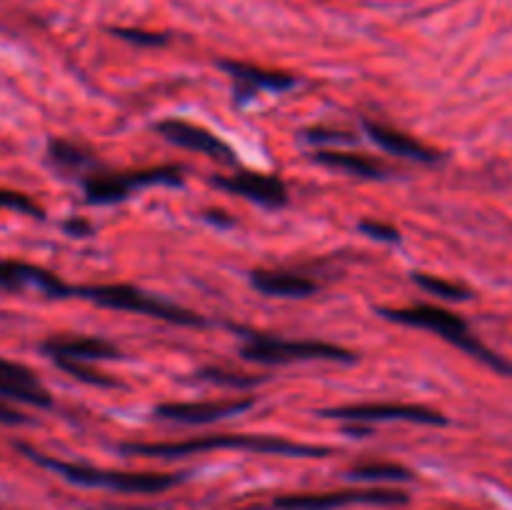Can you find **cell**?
<instances>
[{"mask_svg":"<svg viewBox=\"0 0 512 510\" xmlns=\"http://www.w3.org/2000/svg\"><path fill=\"white\" fill-rule=\"evenodd\" d=\"M220 65L238 80L240 95L258 93V90H275V93H280V90H290L298 83L293 75L283 73V70H265L258 68V65L238 63V60H223Z\"/></svg>","mask_w":512,"mask_h":510,"instance_id":"cell-17","label":"cell"},{"mask_svg":"<svg viewBox=\"0 0 512 510\" xmlns=\"http://www.w3.org/2000/svg\"><path fill=\"white\" fill-rule=\"evenodd\" d=\"M73 295L103 305V308L150 315V318L165 320V323L173 325H205V320L193 310L165 303V300L153 298V295L143 293L133 285H85V288H73Z\"/></svg>","mask_w":512,"mask_h":510,"instance_id":"cell-4","label":"cell"},{"mask_svg":"<svg viewBox=\"0 0 512 510\" xmlns=\"http://www.w3.org/2000/svg\"><path fill=\"white\" fill-rule=\"evenodd\" d=\"M250 450L265 455H288V458H328L330 448L293 440L275 438V435H250V433H208L178 443H123L120 450L128 455H148V458H183V455L208 453V450Z\"/></svg>","mask_w":512,"mask_h":510,"instance_id":"cell-1","label":"cell"},{"mask_svg":"<svg viewBox=\"0 0 512 510\" xmlns=\"http://www.w3.org/2000/svg\"><path fill=\"white\" fill-rule=\"evenodd\" d=\"M0 398L18 400V403L35 405V408H50L53 405V398L40 385L33 370L5 358H0Z\"/></svg>","mask_w":512,"mask_h":510,"instance_id":"cell-13","label":"cell"},{"mask_svg":"<svg viewBox=\"0 0 512 510\" xmlns=\"http://www.w3.org/2000/svg\"><path fill=\"white\" fill-rule=\"evenodd\" d=\"M205 380H213V383L228 385V388H253V385L263 383L265 375L255 373H240V370L230 368H203L200 370Z\"/></svg>","mask_w":512,"mask_h":510,"instance_id":"cell-23","label":"cell"},{"mask_svg":"<svg viewBox=\"0 0 512 510\" xmlns=\"http://www.w3.org/2000/svg\"><path fill=\"white\" fill-rule=\"evenodd\" d=\"M0 288L8 290V293L35 290V293H43L45 298H68V295H73V288L65 285L58 275L38 268V265L23 263V260H0Z\"/></svg>","mask_w":512,"mask_h":510,"instance_id":"cell-9","label":"cell"},{"mask_svg":"<svg viewBox=\"0 0 512 510\" xmlns=\"http://www.w3.org/2000/svg\"><path fill=\"white\" fill-rule=\"evenodd\" d=\"M113 33L118 35V38L130 40V43L135 45H163L165 40H168L160 33H145V30H130V28H115Z\"/></svg>","mask_w":512,"mask_h":510,"instance_id":"cell-26","label":"cell"},{"mask_svg":"<svg viewBox=\"0 0 512 510\" xmlns=\"http://www.w3.org/2000/svg\"><path fill=\"white\" fill-rule=\"evenodd\" d=\"M318 163L328 165V168L345 170L350 175H358V178H385L388 168L380 163L378 158H370L363 153H348V150H318L313 155Z\"/></svg>","mask_w":512,"mask_h":510,"instance_id":"cell-18","label":"cell"},{"mask_svg":"<svg viewBox=\"0 0 512 510\" xmlns=\"http://www.w3.org/2000/svg\"><path fill=\"white\" fill-rule=\"evenodd\" d=\"M360 230H365L370 238L385 240V243H398V240H400L398 228L380 223V220H363V223H360Z\"/></svg>","mask_w":512,"mask_h":510,"instance_id":"cell-25","label":"cell"},{"mask_svg":"<svg viewBox=\"0 0 512 510\" xmlns=\"http://www.w3.org/2000/svg\"><path fill=\"white\" fill-rule=\"evenodd\" d=\"M48 153L50 160L60 170H68V173H83V170L93 168V155L80 148V145L70 143V140H50Z\"/></svg>","mask_w":512,"mask_h":510,"instance_id":"cell-19","label":"cell"},{"mask_svg":"<svg viewBox=\"0 0 512 510\" xmlns=\"http://www.w3.org/2000/svg\"><path fill=\"white\" fill-rule=\"evenodd\" d=\"M413 280L423 290H428V293H433V295H440V298H445V300H470L473 298V293H470L465 285L450 283V280L438 278V275L413 273Z\"/></svg>","mask_w":512,"mask_h":510,"instance_id":"cell-20","label":"cell"},{"mask_svg":"<svg viewBox=\"0 0 512 510\" xmlns=\"http://www.w3.org/2000/svg\"><path fill=\"white\" fill-rule=\"evenodd\" d=\"M350 475L358 480H410L413 473H410L405 465L398 463H363L355 465L350 470Z\"/></svg>","mask_w":512,"mask_h":510,"instance_id":"cell-21","label":"cell"},{"mask_svg":"<svg viewBox=\"0 0 512 510\" xmlns=\"http://www.w3.org/2000/svg\"><path fill=\"white\" fill-rule=\"evenodd\" d=\"M183 183V168L178 165H160V168L130 170V173H90L85 178V195L88 203L108 205L125 200L130 190L145 188V185H180Z\"/></svg>","mask_w":512,"mask_h":510,"instance_id":"cell-7","label":"cell"},{"mask_svg":"<svg viewBox=\"0 0 512 510\" xmlns=\"http://www.w3.org/2000/svg\"><path fill=\"white\" fill-rule=\"evenodd\" d=\"M223 190L253 200V203L265 205V208H280L288 203V188L278 175L253 173V170H240L235 175H218L213 180Z\"/></svg>","mask_w":512,"mask_h":510,"instance_id":"cell-11","label":"cell"},{"mask_svg":"<svg viewBox=\"0 0 512 510\" xmlns=\"http://www.w3.org/2000/svg\"><path fill=\"white\" fill-rule=\"evenodd\" d=\"M380 313L388 320H395V323L410 325V328H423L433 330L435 335L445 338L448 343H453L455 348L465 350L473 358L483 360L485 365H490L493 370L503 375H512V363L498 355L495 350H490L488 345L480 343L475 338V333L470 330V325L465 323L460 315L450 313V310L438 308V305H410V308H380Z\"/></svg>","mask_w":512,"mask_h":510,"instance_id":"cell-3","label":"cell"},{"mask_svg":"<svg viewBox=\"0 0 512 510\" xmlns=\"http://www.w3.org/2000/svg\"><path fill=\"white\" fill-rule=\"evenodd\" d=\"M58 363V368H63L65 373H70L73 378L83 380V383L88 385H95V388H115V380L110 378V375L100 373L98 368H93V365H88L85 360H55Z\"/></svg>","mask_w":512,"mask_h":510,"instance_id":"cell-22","label":"cell"},{"mask_svg":"<svg viewBox=\"0 0 512 510\" xmlns=\"http://www.w3.org/2000/svg\"><path fill=\"white\" fill-rule=\"evenodd\" d=\"M108 510H153V508H108Z\"/></svg>","mask_w":512,"mask_h":510,"instance_id":"cell-31","label":"cell"},{"mask_svg":"<svg viewBox=\"0 0 512 510\" xmlns=\"http://www.w3.org/2000/svg\"><path fill=\"white\" fill-rule=\"evenodd\" d=\"M65 230H68V233H75V235H88L90 225L83 223V220H70V223L65 225Z\"/></svg>","mask_w":512,"mask_h":510,"instance_id":"cell-29","label":"cell"},{"mask_svg":"<svg viewBox=\"0 0 512 510\" xmlns=\"http://www.w3.org/2000/svg\"><path fill=\"white\" fill-rule=\"evenodd\" d=\"M43 350L53 360H110L120 358V350L103 338H83V335H55L45 340Z\"/></svg>","mask_w":512,"mask_h":510,"instance_id":"cell-14","label":"cell"},{"mask_svg":"<svg viewBox=\"0 0 512 510\" xmlns=\"http://www.w3.org/2000/svg\"><path fill=\"white\" fill-rule=\"evenodd\" d=\"M160 135L170 143L180 145V148H188V150H198V153H205L208 158L220 160V163H228L235 165V153L230 150L228 143L213 135L210 130L200 128V125L188 123V120H180V118H168V120H160L155 125Z\"/></svg>","mask_w":512,"mask_h":510,"instance_id":"cell-10","label":"cell"},{"mask_svg":"<svg viewBox=\"0 0 512 510\" xmlns=\"http://www.w3.org/2000/svg\"><path fill=\"white\" fill-rule=\"evenodd\" d=\"M250 283L263 295H275V298H308L318 290L315 280L288 270H253Z\"/></svg>","mask_w":512,"mask_h":510,"instance_id":"cell-16","label":"cell"},{"mask_svg":"<svg viewBox=\"0 0 512 510\" xmlns=\"http://www.w3.org/2000/svg\"><path fill=\"white\" fill-rule=\"evenodd\" d=\"M328 418H343L363 423V420H408V423L423 425H448V418L438 410H430L425 405H408V403H360V405H343V408L323 410Z\"/></svg>","mask_w":512,"mask_h":510,"instance_id":"cell-8","label":"cell"},{"mask_svg":"<svg viewBox=\"0 0 512 510\" xmlns=\"http://www.w3.org/2000/svg\"><path fill=\"white\" fill-rule=\"evenodd\" d=\"M0 210H18V213L33 215V218H45V210L30 195L10 188H0Z\"/></svg>","mask_w":512,"mask_h":510,"instance_id":"cell-24","label":"cell"},{"mask_svg":"<svg viewBox=\"0 0 512 510\" xmlns=\"http://www.w3.org/2000/svg\"><path fill=\"white\" fill-rule=\"evenodd\" d=\"M25 423H30V420L25 418L20 410H15L13 405L0 400V425H25Z\"/></svg>","mask_w":512,"mask_h":510,"instance_id":"cell-27","label":"cell"},{"mask_svg":"<svg viewBox=\"0 0 512 510\" xmlns=\"http://www.w3.org/2000/svg\"><path fill=\"white\" fill-rule=\"evenodd\" d=\"M363 125L365 130H368L370 138H373L380 148L388 150V153L400 155V158L418 160V163H438L440 160L438 150L428 148V145H423L420 140L410 138L403 130H395L390 128V125L378 123V120H363Z\"/></svg>","mask_w":512,"mask_h":510,"instance_id":"cell-15","label":"cell"},{"mask_svg":"<svg viewBox=\"0 0 512 510\" xmlns=\"http://www.w3.org/2000/svg\"><path fill=\"white\" fill-rule=\"evenodd\" d=\"M15 448L30 460H35L43 468L55 470L63 475L65 480L75 485H85V488H110L120 490V493H165V490L175 488L185 480V473H128V470H105L93 468V465L80 463H65V460L48 458V455L38 453L30 445L18 443Z\"/></svg>","mask_w":512,"mask_h":510,"instance_id":"cell-2","label":"cell"},{"mask_svg":"<svg viewBox=\"0 0 512 510\" xmlns=\"http://www.w3.org/2000/svg\"><path fill=\"white\" fill-rule=\"evenodd\" d=\"M253 398H230V400H200V403H163L155 408V415L178 423H213L228 415L245 413L253 408Z\"/></svg>","mask_w":512,"mask_h":510,"instance_id":"cell-12","label":"cell"},{"mask_svg":"<svg viewBox=\"0 0 512 510\" xmlns=\"http://www.w3.org/2000/svg\"><path fill=\"white\" fill-rule=\"evenodd\" d=\"M408 495L393 488H345L328 493L280 495L270 505H253L245 510H338L348 505H403Z\"/></svg>","mask_w":512,"mask_h":510,"instance_id":"cell-6","label":"cell"},{"mask_svg":"<svg viewBox=\"0 0 512 510\" xmlns=\"http://www.w3.org/2000/svg\"><path fill=\"white\" fill-rule=\"evenodd\" d=\"M310 138L318 140H350V135L338 133V130H310Z\"/></svg>","mask_w":512,"mask_h":510,"instance_id":"cell-28","label":"cell"},{"mask_svg":"<svg viewBox=\"0 0 512 510\" xmlns=\"http://www.w3.org/2000/svg\"><path fill=\"white\" fill-rule=\"evenodd\" d=\"M205 218H208L210 223L233 225V218H225V213H220V210H208V215H205Z\"/></svg>","mask_w":512,"mask_h":510,"instance_id":"cell-30","label":"cell"},{"mask_svg":"<svg viewBox=\"0 0 512 510\" xmlns=\"http://www.w3.org/2000/svg\"><path fill=\"white\" fill-rule=\"evenodd\" d=\"M243 358L265 365L295 363V360H338V363H355L358 355L340 345L323 343V340H285L273 335H250L243 345Z\"/></svg>","mask_w":512,"mask_h":510,"instance_id":"cell-5","label":"cell"}]
</instances>
